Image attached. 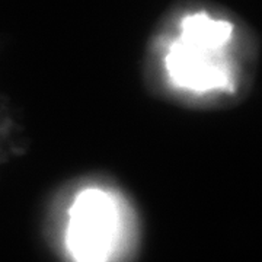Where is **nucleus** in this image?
<instances>
[{
  "mask_svg": "<svg viewBox=\"0 0 262 262\" xmlns=\"http://www.w3.org/2000/svg\"><path fill=\"white\" fill-rule=\"evenodd\" d=\"M232 24L206 13L184 18L181 37L169 50L166 67L175 83L195 92L220 89L229 82V72L220 51L230 41Z\"/></svg>",
  "mask_w": 262,
  "mask_h": 262,
  "instance_id": "nucleus-1",
  "label": "nucleus"
},
{
  "mask_svg": "<svg viewBox=\"0 0 262 262\" xmlns=\"http://www.w3.org/2000/svg\"><path fill=\"white\" fill-rule=\"evenodd\" d=\"M121 237L114 200L101 189H86L69 211L66 245L75 262H110Z\"/></svg>",
  "mask_w": 262,
  "mask_h": 262,
  "instance_id": "nucleus-2",
  "label": "nucleus"
}]
</instances>
